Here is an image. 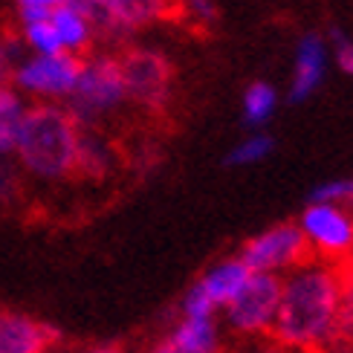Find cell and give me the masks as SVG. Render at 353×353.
<instances>
[{
  "instance_id": "9c48e42d",
  "label": "cell",
  "mask_w": 353,
  "mask_h": 353,
  "mask_svg": "<svg viewBox=\"0 0 353 353\" xmlns=\"http://www.w3.org/2000/svg\"><path fill=\"white\" fill-rule=\"evenodd\" d=\"M105 41H125L145 26L180 14V0H105Z\"/></svg>"
},
{
  "instance_id": "30bf717a",
  "label": "cell",
  "mask_w": 353,
  "mask_h": 353,
  "mask_svg": "<svg viewBox=\"0 0 353 353\" xmlns=\"http://www.w3.org/2000/svg\"><path fill=\"white\" fill-rule=\"evenodd\" d=\"M61 330L21 310H0V353H47L58 350Z\"/></svg>"
},
{
  "instance_id": "7c38bea8",
  "label": "cell",
  "mask_w": 353,
  "mask_h": 353,
  "mask_svg": "<svg viewBox=\"0 0 353 353\" xmlns=\"http://www.w3.org/2000/svg\"><path fill=\"white\" fill-rule=\"evenodd\" d=\"M174 353H223V325L217 319L180 316L163 336Z\"/></svg>"
},
{
  "instance_id": "5b68a950",
  "label": "cell",
  "mask_w": 353,
  "mask_h": 353,
  "mask_svg": "<svg viewBox=\"0 0 353 353\" xmlns=\"http://www.w3.org/2000/svg\"><path fill=\"white\" fill-rule=\"evenodd\" d=\"M79 72L81 58L76 55H23L14 64L9 84L35 105H64L79 81Z\"/></svg>"
},
{
  "instance_id": "8992f818",
  "label": "cell",
  "mask_w": 353,
  "mask_h": 353,
  "mask_svg": "<svg viewBox=\"0 0 353 353\" xmlns=\"http://www.w3.org/2000/svg\"><path fill=\"white\" fill-rule=\"evenodd\" d=\"M119 67H122L128 101H134V105L151 113H163L171 105L174 67L159 50L130 47L119 55Z\"/></svg>"
},
{
  "instance_id": "7a4b0ae2",
  "label": "cell",
  "mask_w": 353,
  "mask_h": 353,
  "mask_svg": "<svg viewBox=\"0 0 353 353\" xmlns=\"http://www.w3.org/2000/svg\"><path fill=\"white\" fill-rule=\"evenodd\" d=\"M79 130L64 105H29L14 139L12 163L38 183H64L76 174Z\"/></svg>"
},
{
  "instance_id": "f1b7e54d",
  "label": "cell",
  "mask_w": 353,
  "mask_h": 353,
  "mask_svg": "<svg viewBox=\"0 0 353 353\" xmlns=\"http://www.w3.org/2000/svg\"><path fill=\"white\" fill-rule=\"evenodd\" d=\"M47 353H61V350H47Z\"/></svg>"
},
{
  "instance_id": "603a6c76",
  "label": "cell",
  "mask_w": 353,
  "mask_h": 353,
  "mask_svg": "<svg viewBox=\"0 0 353 353\" xmlns=\"http://www.w3.org/2000/svg\"><path fill=\"white\" fill-rule=\"evenodd\" d=\"M176 18H185L194 26H212L220 18V9L214 0H180V14Z\"/></svg>"
},
{
  "instance_id": "ffe728a7",
  "label": "cell",
  "mask_w": 353,
  "mask_h": 353,
  "mask_svg": "<svg viewBox=\"0 0 353 353\" xmlns=\"http://www.w3.org/2000/svg\"><path fill=\"white\" fill-rule=\"evenodd\" d=\"M310 203H327V205H339V209L353 212V176H339V180H327L316 185Z\"/></svg>"
},
{
  "instance_id": "5bb4252c",
  "label": "cell",
  "mask_w": 353,
  "mask_h": 353,
  "mask_svg": "<svg viewBox=\"0 0 353 353\" xmlns=\"http://www.w3.org/2000/svg\"><path fill=\"white\" fill-rule=\"evenodd\" d=\"M116 165H119V154L113 142L99 134V128H81L76 145V174L84 180H108Z\"/></svg>"
},
{
  "instance_id": "ac0fdd59",
  "label": "cell",
  "mask_w": 353,
  "mask_h": 353,
  "mask_svg": "<svg viewBox=\"0 0 353 353\" xmlns=\"http://www.w3.org/2000/svg\"><path fill=\"white\" fill-rule=\"evenodd\" d=\"M330 347L339 353L353 350V267L342 270V299H339V313H336Z\"/></svg>"
},
{
  "instance_id": "8fae6325",
  "label": "cell",
  "mask_w": 353,
  "mask_h": 353,
  "mask_svg": "<svg viewBox=\"0 0 353 353\" xmlns=\"http://www.w3.org/2000/svg\"><path fill=\"white\" fill-rule=\"evenodd\" d=\"M325 76H327V38L319 32H307L296 50V70H292L287 99L292 105H301L319 90Z\"/></svg>"
},
{
  "instance_id": "277c9868",
  "label": "cell",
  "mask_w": 353,
  "mask_h": 353,
  "mask_svg": "<svg viewBox=\"0 0 353 353\" xmlns=\"http://www.w3.org/2000/svg\"><path fill=\"white\" fill-rule=\"evenodd\" d=\"M278 301H281V278L252 272L234 301L220 310L223 313L220 325L232 336H238L241 342L270 339L278 316Z\"/></svg>"
},
{
  "instance_id": "52a82bcc",
  "label": "cell",
  "mask_w": 353,
  "mask_h": 353,
  "mask_svg": "<svg viewBox=\"0 0 353 353\" xmlns=\"http://www.w3.org/2000/svg\"><path fill=\"white\" fill-rule=\"evenodd\" d=\"M238 258L249 267V272L284 278L304 261H310V249L299 223H275L249 238Z\"/></svg>"
},
{
  "instance_id": "9a60e30c",
  "label": "cell",
  "mask_w": 353,
  "mask_h": 353,
  "mask_svg": "<svg viewBox=\"0 0 353 353\" xmlns=\"http://www.w3.org/2000/svg\"><path fill=\"white\" fill-rule=\"evenodd\" d=\"M50 21H52L55 35H58V41H61V50H64L67 55L84 58L87 52H90L93 41H96V32H93L90 21H87L72 3L55 9V12L50 14Z\"/></svg>"
},
{
  "instance_id": "6da1fadb",
  "label": "cell",
  "mask_w": 353,
  "mask_h": 353,
  "mask_svg": "<svg viewBox=\"0 0 353 353\" xmlns=\"http://www.w3.org/2000/svg\"><path fill=\"white\" fill-rule=\"evenodd\" d=\"M342 299V270L325 261H304L281 278V301L270 339L292 353L330 347Z\"/></svg>"
},
{
  "instance_id": "cb8c5ba5",
  "label": "cell",
  "mask_w": 353,
  "mask_h": 353,
  "mask_svg": "<svg viewBox=\"0 0 353 353\" xmlns=\"http://www.w3.org/2000/svg\"><path fill=\"white\" fill-rule=\"evenodd\" d=\"M72 0H14V18L18 21H35V18H47L55 9L70 6Z\"/></svg>"
},
{
  "instance_id": "7402d4cb",
  "label": "cell",
  "mask_w": 353,
  "mask_h": 353,
  "mask_svg": "<svg viewBox=\"0 0 353 353\" xmlns=\"http://www.w3.org/2000/svg\"><path fill=\"white\" fill-rule=\"evenodd\" d=\"M26 52H23V43L18 41L14 32H3L0 29V87H6L12 79V70L14 64L21 61Z\"/></svg>"
},
{
  "instance_id": "2e32d148",
  "label": "cell",
  "mask_w": 353,
  "mask_h": 353,
  "mask_svg": "<svg viewBox=\"0 0 353 353\" xmlns=\"http://www.w3.org/2000/svg\"><path fill=\"white\" fill-rule=\"evenodd\" d=\"M26 108H29V101L12 84L0 87V159H12L14 139H18Z\"/></svg>"
},
{
  "instance_id": "4316f807",
  "label": "cell",
  "mask_w": 353,
  "mask_h": 353,
  "mask_svg": "<svg viewBox=\"0 0 353 353\" xmlns=\"http://www.w3.org/2000/svg\"><path fill=\"white\" fill-rule=\"evenodd\" d=\"M76 353H128V350L119 345H87V347H79Z\"/></svg>"
},
{
  "instance_id": "484cf974",
  "label": "cell",
  "mask_w": 353,
  "mask_h": 353,
  "mask_svg": "<svg viewBox=\"0 0 353 353\" xmlns=\"http://www.w3.org/2000/svg\"><path fill=\"white\" fill-rule=\"evenodd\" d=\"M232 353H292V350L275 345L272 339H258V342H243L241 347H234Z\"/></svg>"
},
{
  "instance_id": "83f0119b",
  "label": "cell",
  "mask_w": 353,
  "mask_h": 353,
  "mask_svg": "<svg viewBox=\"0 0 353 353\" xmlns=\"http://www.w3.org/2000/svg\"><path fill=\"white\" fill-rule=\"evenodd\" d=\"M148 353H174V350H171V347H168V345H165L163 339H159V342H157V345H154V347H151Z\"/></svg>"
},
{
  "instance_id": "4fadbf2b",
  "label": "cell",
  "mask_w": 353,
  "mask_h": 353,
  "mask_svg": "<svg viewBox=\"0 0 353 353\" xmlns=\"http://www.w3.org/2000/svg\"><path fill=\"white\" fill-rule=\"evenodd\" d=\"M249 275H252L249 267L234 255V258H223V261L212 263V267L197 278V287L205 292V299L212 301L214 310H223V307H229L234 301V296L246 287Z\"/></svg>"
},
{
  "instance_id": "f546056e",
  "label": "cell",
  "mask_w": 353,
  "mask_h": 353,
  "mask_svg": "<svg viewBox=\"0 0 353 353\" xmlns=\"http://www.w3.org/2000/svg\"><path fill=\"white\" fill-rule=\"evenodd\" d=\"M347 353H353V350H347Z\"/></svg>"
},
{
  "instance_id": "d6986e66",
  "label": "cell",
  "mask_w": 353,
  "mask_h": 353,
  "mask_svg": "<svg viewBox=\"0 0 353 353\" xmlns=\"http://www.w3.org/2000/svg\"><path fill=\"white\" fill-rule=\"evenodd\" d=\"M275 148V139L263 130H255L249 134L246 139H241L234 148L226 154V165H255V163H263Z\"/></svg>"
},
{
  "instance_id": "ba28073f",
  "label": "cell",
  "mask_w": 353,
  "mask_h": 353,
  "mask_svg": "<svg viewBox=\"0 0 353 353\" xmlns=\"http://www.w3.org/2000/svg\"><path fill=\"white\" fill-rule=\"evenodd\" d=\"M299 229L310 249V258L336 263L353 258V212L327 203H307Z\"/></svg>"
},
{
  "instance_id": "e0dca14e",
  "label": "cell",
  "mask_w": 353,
  "mask_h": 353,
  "mask_svg": "<svg viewBox=\"0 0 353 353\" xmlns=\"http://www.w3.org/2000/svg\"><path fill=\"white\" fill-rule=\"evenodd\" d=\"M278 108V90L270 81H252L241 96V110H243V125L252 130H263Z\"/></svg>"
},
{
  "instance_id": "d4e9b609",
  "label": "cell",
  "mask_w": 353,
  "mask_h": 353,
  "mask_svg": "<svg viewBox=\"0 0 353 353\" xmlns=\"http://www.w3.org/2000/svg\"><path fill=\"white\" fill-rule=\"evenodd\" d=\"M327 38L336 47V64H339V70L345 76H353V41L342 32V29H330Z\"/></svg>"
},
{
  "instance_id": "3957f363",
  "label": "cell",
  "mask_w": 353,
  "mask_h": 353,
  "mask_svg": "<svg viewBox=\"0 0 353 353\" xmlns=\"http://www.w3.org/2000/svg\"><path fill=\"white\" fill-rule=\"evenodd\" d=\"M125 101H128V93H125L119 55H110V52L84 55L79 81L72 87L70 99L64 101V108L76 119V125L96 128L108 113L119 110Z\"/></svg>"
},
{
  "instance_id": "44dd1931",
  "label": "cell",
  "mask_w": 353,
  "mask_h": 353,
  "mask_svg": "<svg viewBox=\"0 0 353 353\" xmlns=\"http://www.w3.org/2000/svg\"><path fill=\"white\" fill-rule=\"evenodd\" d=\"M23 188V174L18 171V165L12 159H0V209H9V205L18 203Z\"/></svg>"
}]
</instances>
